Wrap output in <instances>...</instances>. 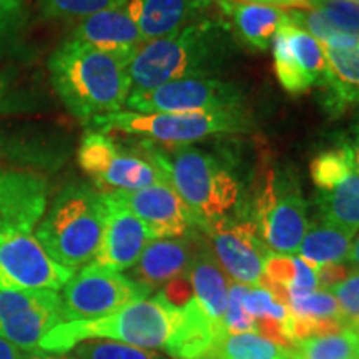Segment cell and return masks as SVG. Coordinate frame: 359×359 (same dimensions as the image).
<instances>
[{
    "instance_id": "5b68a950",
    "label": "cell",
    "mask_w": 359,
    "mask_h": 359,
    "mask_svg": "<svg viewBox=\"0 0 359 359\" xmlns=\"http://www.w3.org/2000/svg\"><path fill=\"white\" fill-rule=\"evenodd\" d=\"M178 308L160 293L132 302L114 314L93 321H69L53 327L40 343V351L65 354L87 339H109L142 349L167 348Z\"/></svg>"
},
{
    "instance_id": "ffe728a7",
    "label": "cell",
    "mask_w": 359,
    "mask_h": 359,
    "mask_svg": "<svg viewBox=\"0 0 359 359\" xmlns=\"http://www.w3.org/2000/svg\"><path fill=\"white\" fill-rule=\"evenodd\" d=\"M125 7L145 42L168 37L203 19L210 6L205 0H125Z\"/></svg>"
},
{
    "instance_id": "8992f818",
    "label": "cell",
    "mask_w": 359,
    "mask_h": 359,
    "mask_svg": "<svg viewBox=\"0 0 359 359\" xmlns=\"http://www.w3.org/2000/svg\"><path fill=\"white\" fill-rule=\"evenodd\" d=\"M95 132L110 130L137 135L148 142L167 145H191L213 135L243 133L251 128L250 116L243 110L236 111H196V114H138L114 111L87 123Z\"/></svg>"
},
{
    "instance_id": "f546056e",
    "label": "cell",
    "mask_w": 359,
    "mask_h": 359,
    "mask_svg": "<svg viewBox=\"0 0 359 359\" xmlns=\"http://www.w3.org/2000/svg\"><path fill=\"white\" fill-rule=\"evenodd\" d=\"M281 346L258 333H224L213 359H280Z\"/></svg>"
},
{
    "instance_id": "e0dca14e",
    "label": "cell",
    "mask_w": 359,
    "mask_h": 359,
    "mask_svg": "<svg viewBox=\"0 0 359 359\" xmlns=\"http://www.w3.org/2000/svg\"><path fill=\"white\" fill-rule=\"evenodd\" d=\"M127 206L150 228L155 238H177L191 233L196 226L185 201L173 190L168 182L142 188L135 191L109 193Z\"/></svg>"
},
{
    "instance_id": "ba28073f",
    "label": "cell",
    "mask_w": 359,
    "mask_h": 359,
    "mask_svg": "<svg viewBox=\"0 0 359 359\" xmlns=\"http://www.w3.org/2000/svg\"><path fill=\"white\" fill-rule=\"evenodd\" d=\"M77 161L100 193L135 191L168 182L147 155L125 150L109 135L95 130L80 142Z\"/></svg>"
},
{
    "instance_id": "ab89813d",
    "label": "cell",
    "mask_w": 359,
    "mask_h": 359,
    "mask_svg": "<svg viewBox=\"0 0 359 359\" xmlns=\"http://www.w3.org/2000/svg\"><path fill=\"white\" fill-rule=\"evenodd\" d=\"M348 143L353 148L354 160H356V167L359 170V116L356 118V122L353 123V127H351V138H349Z\"/></svg>"
},
{
    "instance_id": "4fadbf2b",
    "label": "cell",
    "mask_w": 359,
    "mask_h": 359,
    "mask_svg": "<svg viewBox=\"0 0 359 359\" xmlns=\"http://www.w3.org/2000/svg\"><path fill=\"white\" fill-rule=\"evenodd\" d=\"M60 323L58 291L0 288V338L17 348L40 351L42 339Z\"/></svg>"
},
{
    "instance_id": "52a82bcc",
    "label": "cell",
    "mask_w": 359,
    "mask_h": 359,
    "mask_svg": "<svg viewBox=\"0 0 359 359\" xmlns=\"http://www.w3.org/2000/svg\"><path fill=\"white\" fill-rule=\"evenodd\" d=\"M251 219L271 253H298L309 224L308 201L291 170H268Z\"/></svg>"
},
{
    "instance_id": "8fae6325",
    "label": "cell",
    "mask_w": 359,
    "mask_h": 359,
    "mask_svg": "<svg viewBox=\"0 0 359 359\" xmlns=\"http://www.w3.org/2000/svg\"><path fill=\"white\" fill-rule=\"evenodd\" d=\"M243 90L218 77L182 79L160 87L132 92L125 102L138 114H196L243 110Z\"/></svg>"
},
{
    "instance_id": "6da1fadb",
    "label": "cell",
    "mask_w": 359,
    "mask_h": 359,
    "mask_svg": "<svg viewBox=\"0 0 359 359\" xmlns=\"http://www.w3.org/2000/svg\"><path fill=\"white\" fill-rule=\"evenodd\" d=\"M233 43L222 20L203 19L168 37L150 40L128 64L130 93L182 79H212L230 62Z\"/></svg>"
},
{
    "instance_id": "7a4b0ae2",
    "label": "cell",
    "mask_w": 359,
    "mask_h": 359,
    "mask_svg": "<svg viewBox=\"0 0 359 359\" xmlns=\"http://www.w3.org/2000/svg\"><path fill=\"white\" fill-rule=\"evenodd\" d=\"M130 60L65 39L48 58L55 93L85 125L120 111L130 95Z\"/></svg>"
},
{
    "instance_id": "484cf974",
    "label": "cell",
    "mask_w": 359,
    "mask_h": 359,
    "mask_svg": "<svg viewBox=\"0 0 359 359\" xmlns=\"http://www.w3.org/2000/svg\"><path fill=\"white\" fill-rule=\"evenodd\" d=\"M327 70L323 83L325 107L331 114H343L359 105V47L325 48Z\"/></svg>"
},
{
    "instance_id": "30bf717a",
    "label": "cell",
    "mask_w": 359,
    "mask_h": 359,
    "mask_svg": "<svg viewBox=\"0 0 359 359\" xmlns=\"http://www.w3.org/2000/svg\"><path fill=\"white\" fill-rule=\"evenodd\" d=\"M150 291L118 271L88 264L74 273L60 293L62 320L93 321L114 314Z\"/></svg>"
},
{
    "instance_id": "ee69618b",
    "label": "cell",
    "mask_w": 359,
    "mask_h": 359,
    "mask_svg": "<svg viewBox=\"0 0 359 359\" xmlns=\"http://www.w3.org/2000/svg\"><path fill=\"white\" fill-rule=\"evenodd\" d=\"M4 90H6V85H4V82H2V80H0V97H2Z\"/></svg>"
},
{
    "instance_id": "d6986e66",
    "label": "cell",
    "mask_w": 359,
    "mask_h": 359,
    "mask_svg": "<svg viewBox=\"0 0 359 359\" xmlns=\"http://www.w3.org/2000/svg\"><path fill=\"white\" fill-rule=\"evenodd\" d=\"M67 39L127 60H132L138 48L145 43L125 4L85 17Z\"/></svg>"
},
{
    "instance_id": "7402d4cb",
    "label": "cell",
    "mask_w": 359,
    "mask_h": 359,
    "mask_svg": "<svg viewBox=\"0 0 359 359\" xmlns=\"http://www.w3.org/2000/svg\"><path fill=\"white\" fill-rule=\"evenodd\" d=\"M259 286L288 306L291 299L308 296L320 290L318 268L296 255L271 253L264 262Z\"/></svg>"
},
{
    "instance_id": "836d02e7",
    "label": "cell",
    "mask_w": 359,
    "mask_h": 359,
    "mask_svg": "<svg viewBox=\"0 0 359 359\" xmlns=\"http://www.w3.org/2000/svg\"><path fill=\"white\" fill-rule=\"evenodd\" d=\"M29 22L25 0H0V47L12 43L24 32Z\"/></svg>"
},
{
    "instance_id": "7dc6e473",
    "label": "cell",
    "mask_w": 359,
    "mask_h": 359,
    "mask_svg": "<svg viewBox=\"0 0 359 359\" xmlns=\"http://www.w3.org/2000/svg\"><path fill=\"white\" fill-rule=\"evenodd\" d=\"M0 172H2V170H0Z\"/></svg>"
},
{
    "instance_id": "d590c367",
    "label": "cell",
    "mask_w": 359,
    "mask_h": 359,
    "mask_svg": "<svg viewBox=\"0 0 359 359\" xmlns=\"http://www.w3.org/2000/svg\"><path fill=\"white\" fill-rule=\"evenodd\" d=\"M327 291L334 294L346 326L359 330V271H351L343 281Z\"/></svg>"
},
{
    "instance_id": "5bb4252c",
    "label": "cell",
    "mask_w": 359,
    "mask_h": 359,
    "mask_svg": "<svg viewBox=\"0 0 359 359\" xmlns=\"http://www.w3.org/2000/svg\"><path fill=\"white\" fill-rule=\"evenodd\" d=\"M212 251L233 283L259 286L263 266L271 251L259 236L253 219L228 217L206 226Z\"/></svg>"
},
{
    "instance_id": "d4e9b609",
    "label": "cell",
    "mask_w": 359,
    "mask_h": 359,
    "mask_svg": "<svg viewBox=\"0 0 359 359\" xmlns=\"http://www.w3.org/2000/svg\"><path fill=\"white\" fill-rule=\"evenodd\" d=\"M219 11L228 19H231L240 39L248 47L259 52L268 50L276 30L290 20L288 12L281 11L280 7L238 2V0H223L219 4Z\"/></svg>"
},
{
    "instance_id": "cb8c5ba5",
    "label": "cell",
    "mask_w": 359,
    "mask_h": 359,
    "mask_svg": "<svg viewBox=\"0 0 359 359\" xmlns=\"http://www.w3.org/2000/svg\"><path fill=\"white\" fill-rule=\"evenodd\" d=\"M188 280H190L195 302L203 308V311L210 318L223 323L230 283H228L226 273L223 271V268L215 258L212 246L205 240L201 241L200 248L188 268Z\"/></svg>"
},
{
    "instance_id": "bcb514c9",
    "label": "cell",
    "mask_w": 359,
    "mask_h": 359,
    "mask_svg": "<svg viewBox=\"0 0 359 359\" xmlns=\"http://www.w3.org/2000/svg\"><path fill=\"white\" fill-rule=\"evenodd\" d=\"M356 2H359V0H356Z\"/></svg>"
},
{
    "instance_id": "4316f807",
    "label": "cell",
    "mask_w": 359,
    "mask_h": 359,
    "mask_svg": "<svg viewBox=\"0 0 359 359\" xmlns=\"http://www.w3.org/2000/svg\"><path fill=\"white\" fill-rule=\"evenodd\" d=\"M354 236L356 233L316 217L308 224V230L298 248V257L316 268L327 264H346Z\"/></svg>"
},
{
    "instance_id": "9c48e42d",
    "label": "cell",
    "mask_w": 359,
    "mask_h": 359,
    "mask_svg": "<svg viewBox=\"0 0 359 359\" xmlns=\"http://www.w3.org/2000/svg\"><path fill=\"white\" fill-rule=\"evenodd\" d=\"M316 187L318 217L344 230L359 231V170L353 148L339 142L318 154L309 165Z\"/></svg>"
},
{
    "instance_id": "277c9868",
    "label": "cell",
    "mask_w": 359,
    "mask_h": 359,
    "mask_svg": "<svg viewBox=\"0 0 359 359\" xmlns=\"http://www.w3.org/2000/svg\"><path fill=\"white\" fill-rule=\"evenodd\" d=\"M105 218L102 193L87 183L72 182L57 193L35 236L53 262L75 273L95 259Z\"/></svg>"
},
{
    "instance_id": "4dcf8cb0",
    "label": "cell",
    "mask_w": 359,
    "mask_h": 359,
    "mask_svg": "<svg viewBox=\"0 0 359 359\" xmlns=\"http://www.w3.org/2000/svg\"><path fill=\"white\" fill-rule=\"evenodd\" d=\"M70 359H168L163 354L116 343L109 339H87L65 353Z\"/></svg>"
},
{
    "instance_id": "44dd1931",
    "label": "cell",
    "mask_w": 359,
    "mask_h": 359,
    "mask_svg": "<svg viewBox=\"0 0 359 359\" xmlns=\"http://www.w3.org/2000/svg\"><path fill=\"white\" fill-rule=\"evenodd\" d=\"M226 333L223 323L215 321L195 302L178 308L167 353L175 359H213L218 341Z\"/></svg>"
},
{
    "instance_id": "9a60e30c",
    "label": "cell",
    "mask_w": 359,
    "mask_h": 359,
    "mask_svg": "<svg viewBox=\"0 0 359 359\" xmlns=\"http://www.w3.org/2000/svg\"><path fill=\"white\" fill-rule=\"evenodd\" d=\"M275 72L281 87L291 95L323 87L327 60L325 47L293 22H285L273 39Z\"/></svg>"
},
{
    "instance_id": "7bdbcfd3",
    "label": "cell",
    "mask_w": 359,
    "mask_h": 359,
    "mask_svg": "<svg viewBox=\"0 0 359 359\" xmlns=\"http://www.w3.org/2000/svg\"><path fill=\"white\" fill-rule=\"evenodd\" d=\"M205 2L208 4L210 7H212V6H218V7H219V4H222L223 0H205Z\"/></svg>"
},
{
    "instance_id": "b9f144b4",
    "label": "cell",
    "mask_w": 359,
    "mask_h": 359,
    "mask_svg": "<svg viewBox=\"0 0 359 359\" xmlns=\"http://www.w3.org/2000/svg\"><path fill=\"white\" fill-rule=\"evenodd\" d=\"M280 359H302L298 356V354L294 353V349H283V353H281V356H280Z\"/></svg>"
},
{
    "instance_id": "7c38bea8",
    "label": "cell",
    "mask_w": 359,
    "mask_h": 359,
    "mask_svg": "<svg viewBox=\"0 0 359 359\" xmlns=\"http://www.w3.org/2000/svg\"><path fill=\"white\" fill-rule=\"evenodd\" d=\"M74 271L53 262L34 231H0V288L60 291Z\"/></svg>"
},
{
    "instance_id": "1f68e13d",
    "label": "cell",
    "mask_w": 359,
    "mask_h": 359,
    "mask_svg": "<svg viewBox=\"0 0 359 359\" xmlns=\"http://www.w3.org/2000/svg\"><path fill=\"white\" fill-rule=\"evenodd\" d=\"M122 4L125 0H39L40 12L45 19L50 20H82Z\"/></svg>"
},
{
    "instance_id": "d6a6232c",
    "label": "cell",
    "mask_w": 359,
    "mask_h": 359,
    "mask_svg": "<svg viewBox=\"0 0 359 359\" xmlns=\"http://www.w3.org/2000/svg\"><path fill=\"white\" fill-rule=\"evenodd\" d=\"M311 7L320 11L334 29L359 32V2L356 0H318Z\"/></svg>"
},
{
    "instance_id": "3957f363",
    "label": "cell",
    "mask_w": 359,
    "mask_h": 359,
    "mask_svg": "<svg viewBox=\"0 0 359 359\" xmlns=\"http://www.w3.org/2000/svg\"><path fill=\"white\" fill-rule=\"evenodd\" d=\"M142 148L185 201L200 230L231 217L240 206L243 185L226 158L191 145L163 148L143 140Z\"/></svg>"
},
{
    "instance_id": "60d3db41",
    "label": "cell",
    "mask_w": 359,
    "mask_h": 359,
    "mask_svg": "<svg viewBox=\"0 0 359 359\" xmlns=\"http://www.w3.org/2000/svg\"><path fill=\"white\" fill-rule=\"evenodd\" d=\"M25 359H70V358L58 356V354H45V351H42V353L35 351V353L30 354V356H27Z\"/></svg>"
},
{
    "instance_id": "ac0fdd59",
    "label": "cell",
    "mask_w": 359,
    "mask_h": 359,
    "mask_svg": "<svg viewBox=\"0 0 359 359\" xmlns=\"http://www.w3.org/2000/svg\"><path fill=\"white\" fill-rule=\"evenodd\" d=\"M201 241V236L193 231L177 238H155L130 268L132 276L128 278L148 291L163 288L170 281L187 275Z\"/></svg>"
},
{
    "instance_id": "f6af8a7d",
    "label": "cell",
    "mask_w": 359,
    "mask_h": 359,
    "mask_svg": "<svg viewBox=\"0 0 359 359\" xmlns=\"http://www.w3.org/2000/svg\"><path fill=\"white\" fill-rule=\"evenodd\" d=\"M309 2H311V4H313V2H318V0H309Z\"/></svg>"
},
{
    "instance_id": "74e56055",
    "label": "cell",
    "mask_w": 359,
    "mask_h": 359,
    "mask_svg": "<svg viewBox=\"0 0 359 359\" xmlns=\"http://www.w3.org/2000/svg\"><path fill=\"white\" fill-rule=\"evenodd\" d=\"M27 351L17 348L15 344L8 343L7 339L0 338V359H25Z\"/></svg>"
},
{
    "instance_id": "603a6c76",
    "label": "cell",
    "mask_w": 359,
    "mask_h": 359,
    "mask_svg": "<svg viewBox=\"0 0 359 359\" xmlns=\"http://www.w3.org/2000/svg\"><path fill=\"white\" fill-rule=\"evenodd\" d=\"M288 311L293 343L348 327L334 294L327 290H316L308 296L291 299Z\"/></svg>"
},
{
    "instance_id": "f35d334b",
    "label": "cell",
    "mask_w": 359,
    "mask_h": 359,
    "mask_svg": "<svg viewBox=\"0 0 359 359\" xmlns=\"http://www.w3.org/2000/svg\"><path fill=\"white\" fill-rule=\"evenodd\" d=\"M346 266L351 269V271H359V231L356 233V236L353 238L351 250H349L346 259Z\"/></svg>"
},
{
    "instance_id": "8d00e7d4",
    "label": "cell",
    "mask_w": 359,
    "mask_h": 359,
    "mask_svg": "<svg viewBox=\"0 0 359 359\" xmlns=\"http://www.w3.org/2000/svg\"><path fill=\"white\" fill-rule=\"evenodd\" d=\"M238 2L262 4V6L273 7H288L290 11H308V8H311V2L309 0H238Z\"/></svg>"
},
{
    "instance_id": "2e32d148",
    "label": "cell",
    "mask_w": 359,
    "mask_h": 359,
    "mask_svg": "<svg viewBox=\"0 0 359 359\" xmlns=\"http://www.w3.org/2000/svg\"><path fill=\"white\" fill-rule=\"evenodd\" d=\"M107 203V218L103 226L100 248L92 264L111 271H127L133 268L143 250L155 240L150 228L127 206L109 193H102Z\"/></svg>"
},
{
    "instance_id": "83f0119b",
    "label": "cell",
    "mask_w": 359,
    "mask_h": 359,
    "mask_svg": "<svg viewBox=\"0 0 359 359\" xmlns=\"http://www.w3.org/2000/svg\"><path fill=\"white\" fill-rule=\"evenodd\" d=\"M243 304L255 323V333L264 336L278 346H293L288 306L278 302L263 286H246Z\"/></svg>"
},
{
    "instance_id": "f1b7e54d",
    "label": "cell",
    "mask_w": 359,
    "mask_h": 359,
    "mask_svg": "<svg viewBox=\"0 0 359 359\" xmlns=\"http://www.w3.org/2000/svg\"><path fill=\"white\" fill-rule=\"evenodd\" d=\"M294 353L302 359H359V330L343 327L336 333L296 341Z\"/></svg>"
},
{
    "instance_id": "e575fe53",
    "label": "cell",
    "mask_w": 359,
    "mask_h": 359,
    "mask_svg": "<svg viewBox=\"0 0 359 359\" xmlns=\"http://www.w3.org/2000/svg\"><path fill=\"white\" fill-rule=\"evenodd\" d=\"M245 285L231 283L228 293L226 311L223 316V326L228 333H255V323L243 304Z\"/></svg>"
}]
</instances>
